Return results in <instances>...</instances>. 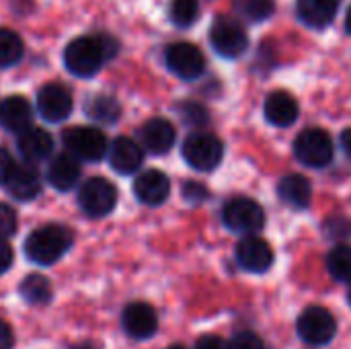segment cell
<instances>
[{"instance_id": "1", "label": "cell", "mask_w": 351, "mask_h": 349, "mask_svg": "<svg viewBox=\"0 0 351 349\" xmlns=\"http://www.w3.org/2000/svg\"><path fill=\"white\" fill-rule=\"evenodd\" d=\"M72 245V234L64 226L49 224L33 230L25 241V255L37 265H51L64 257Z\"/></svg>"}, {"instance_id": "2", "label": "cell", "mask_w": 351, "mask_h": 349, "mask_svg": "<svg viewBox=\"0 0 351 349\" xmlns=\"http://www.w3.org/2000/svg\"><path fill=\"white\" fill-rule=\"evenodd\" d=\"M105 60L99 37H76L64 49V66L80 78L97 74Z\"/></svg>"}, {"instance_id": "3", "label": "cell", "mask_w": 351, "mask_h": 349, "mask_svg": "<svg viewBox=\"0 0 351 349\" xmlns=\"http://www.w3.org/2000/svg\"><path fill=\"white\" fill-rule=\"evenodd\" d=\"M333 140L325 130L308 128L302 134H298L294 142V154L296 158L311 169H323L333 160Z\"/></svg>"}, {"instance_id": "4", "label": "cell", "mask_w": 351, "mask_h": 349, "mask_svg": "<svg viewBox=\"0 0 351 349\" xmlns=\"http://www.w3.org/2000/svg\"><path fill=\"white\" fill-rule=\"evenodd\" d=\"M222 220L228 230L253 237V232H259L263 228L265 214L257 202H253L249 197H234L224 206Z\"/></svg>"}, {"instance_id": "5", "label": "cell", "mask_w": 351, "mask_h": 349, "mask_svg": "<svg viewBox=\"0 0 351 349\" xmlns=\"http://www.w3.org/2000/svg\"><path fill=\"white\" fill-rule=\"evenodd\" d=\"M224 156V146L214 134H191L183 142V158L197 171H214Z\"/></svg>"}, {"instance_id": "6", "label": "cell", "mask_w": 351, "mask_h": 349, "mask_svg": "<svg viewBox=\"0 0 351 349\" xmlns=\"http://www.w3.org/2000/svg\"><path fill=\"white\" fill-rule=\"evenodd\" d=\"M210 41H212V47L224 58H239L245 53L249 45L247 31L243 29L239 21L230 16H220L214 21L210 29Z\"/></svg>"}, {"instance_id": "7", "label": "cell", "mask_w": 351, "mask_h": 349, "mask_svg": "<svg viewBox=\"0 0 351 349\" xmlns=\"http://www.w3.org/2000/svg\"><path fill=\"white\" fill-rule=\"evenodd\" d=\"M298 333L311 346H325L337 333L335 317L323 306H308L298 319Z\"/></svg>"}, {"instance_id": "8", "label": "cell", "mask_w": 351, "mask_h": 349, "mask_svg": "<svg viewBox=\"0 0 351 349\" xmlns=\"http://www.w3.org/2000/svg\"><path fill=\"white\" fill-rule=\"evenodd\" d=\"M62 140L70 156L82 160H101L107 152V138L97 128H68Z\"/></svg>"}, {"instance_id": "9", "label": "cell", "mask_w": 351, "mask_h": 349, "mask_svg": "<svg viewBox=\"0 0 351 349\" xmlns=\"http://www.w3.org/2000/svg\"><path fill=\"white\" fill-rule=\"evenodd\" d=\"M165 62H167L169 70L183 80H193V78L202 76V72L206 68V60H204L202 49L193 43H187V41L171 43L167 47Z\"/></svg>"}, {"instance_id": "10", "label": "cell", "mask_w": 351, "mask_h": 349, "mask_svg": "<svg viewBox=\"0 0 351 349\" xmlns=\"http://www.w3.org/2000/svg\"><path fill=\"white\" fill-rule=\"evenodd\" d=\"M115 202H117V191L115 187L107 181V179H101V177H93L88 179L82 187H80V193H78V204L80 208L93 216V218H103L107 216L113 208H115Z\"/></svg>"}, {"instance_id": "11", "label": "cell", "mask_w": 351, "mask_h": 349, "mask_svg": "<svg viewBox=\"0 0 351 349\" xmlns=\"http://www.w3.org/2000/svg\"><path fill=\"white\" fill-rule=\"evenodd\" d=\"M237 261L251 274H263L274 263V251L267 241L259 237H247L237 245Z\"/></svg>"}, {"instance_id": "12", "label": "cell", "mask_w": 351, "mask_h": 349, "mask_svg": "<svg viewBox=\"0 0 351 349\" xmlns=\"http://www.w3.org/2000/svg\"><path fill=\"white\" fill-rule=\"evenodd\" d=\"M37 109L47 121H62L72 111V95L62 84H45L37 93Z\"/></svg>"}, {"instance_id": "13", "label": "cell", "mask_w": 351, "mask_h": 349, "mask_svg": "<svg viewBox=\"0 0 351 349\" xmlns=\"http://www.w3.org/2000/svg\"><path fill=\"white\" fill-rule=\"evenodd\" d=\"M156 311L146 302H134L123 311V329L134 339H148L156 333Z\"/></svg>"}, {"instance_id": "14", "label": "cell", "mask_w": 351, "mask_h": 349, "mask_svg": "<svg viewBox=\"0 0 351 349\" xmlns=\"http://www.w3.org/2000/svg\"><path fill=\"white\" fill-rule=\"evenodd\" d=\"M175 128L171 121L162 119V117H152L148 119L142 130H140V138L142 144L148 152L152 154H167L173 144H175Z\"/></svg>"}, {"instance_id": "15", "label": "cell", "mask_w": 351, "mask_h": 349, "mask_svg": "<svg viewBox=\"0 0 351 349\" xmlns=\"http://www.w3.org/2000/svg\"><path fill=\"white\" fill-rule=\"evenodd\" d=\"M134 193L146 206H160L171 193L169 177L160 171H146L136 179Z\"/></svg>"}, {"instance_id": "16", "label": "cell", "mask_w": 351, "mask_h": 349, "mask_svg": "<svg viewBox=\"0 0 351 349\" xmlns=\"http://www.w3.org/2000/svg\"><path fill=\"white\" fill-rule=\"evenodd\" d=\"M6 191L21 202H29L33 197L39 195L41 191V181H39V173L35 167L31 165H14L12 173L8 175L6 183H4Z\"/></svg>"}, {"instance_id": "17", "label": "cell", "mask_w": 351, "mask_h": 349, "mask_svg": "<svg viewBox=\"0 0 351 349\" xmlns=\"http://www.w3.org/2000/svg\"><path fill=\"white\" fill-rule=\"evenodd\" d=\"M33 109L25 97H8L0 103V123L12 134H23L31 128Z\"/></svg>"}, {"instance_id": "18", "label": "cell", "mask_w": 351, "mask_h": 349, "mask_svg": "<svg viewBox=\"0 0 351 349\" xmlns=\"http://www.w3.org/2000/svg\"><path fill=\"white\" fill-rule=\"evenodd\" d=\"M298 103L286 91H276L265 99V117L271 125L288 128L298 119Z\"/></svg>"}, {"instance_id": "19", "label": "cell", "mask_w": 351, "mask_h": 349, "mask_svg": "<svg viewBox=\"0 0 351 349\" xmlns=\"http://www.w3.org/2000/svg\"><path fill=\"white\" fill-rule=\"evenodd\" d=\"M111 167L119 173V175H132L142 167L144 154L142 148L130 140V138H117L111 146V154H109Z\"/></svg>"}, {"instance_id": "20", "label": "cell", "mask_w": 351, "mask_h": 349, "mask_svg": "<svg viewBox=\"0 0 351 349\" xmlns=\"http://www.w3.org/2000/svg\"><path fill=\"white\" fill-rule=\"evenodd\" d=\"M337 6H339V0H298L296 2L300 21L313 29L327 27L335 19Z\"/></svg>"}, {"instance_id": "21", "label": "cell", "mask_w": 351, "mask_h": 349, "mask_svg": "<svg viewBox=\"0 0 351 349\" xmlns=\"http://www.w3.org/2000/svg\"><path fill=\"white\" fill-rule=\"evenodd\" d=\"M278 193L280 200L296 210H304L311 206V197H313V187L311 181L304 175H288L280 181L278 185Z\"/></svg>"}, {"instance_id": "22", "label": "cell", "mask_w": 351, "mask_h": 349, "mask_svg": "<svg viewBox=\"0 0 351 349\" xmlns=\"http://www.w3.org/2000/svg\"><path fill=\"white\" fill-rule=\"evenodd\" d=\"M51 148H53V140L41 128H29L19 136V150L31 163L47 158L51 154Z\"/></svg>"}, {"instance_id": "23", "label": "cell", "mask_w": 351, "mask_h": 349, "mask_svg": "<svg viewBox=\"0 0 351 349\" xmlns=\"http://www.w3.org/2000/svg\"><path fill=\"white\" fill-rule=\"evenodd\" d=\"M47 179L49 183L60 189V191H68L72 189L78 179H80V167L76 163L74 156L70 154H60L53 158V163L49 165V171H47Z\"/></svg>"}, {"instance_id": "24", "label": "cell", "mask_w": 351, "mask_h": 349, "mask_svg": "<svg viewBox=\"0 0 351 349\" xmlns=\"http://www.w3.org/2000/svg\"><path fill=\"white\" fill-rule=\"evenodd\" d=\"M19 292L29 304H47L51 300V284L47 282V278L37 276V274L27 276L21 282Z\"/></svg>"}, {"instance_id": "25", "label": "cell", "mask_w": 351, "mask_h": 349, "mask_svg": "<svg viewBox=\"0 0 351 349\" xmlns=\"http://www.w3.org/2000/svg\"><path fill=\"white\" fill-rule=\"evenodd\" d=\"M327 269L337 282L351 284V247L350 245H337L331 249L327 257Z\"/></svg>"}, {"instance_id": "26", "label": "cell", "mask_w": 351, "mask_h": 349, "mask_svg": "<svg viewBox=\"0 0 351 349\" xmlns=\"http://www.w3.org/2000/svg\"><path fill=\"white\" fill-rule=\"evenodd\" d=\"M86 113L88 117L97 119V121H103V123H113L119 119V103L113 99V97H107V95H99V97H93L86 105Z\"/></svg>"}, {"instance_id": "27", "label": "cell", "mask_w": 351, "mask_h": 349, "mask_svg": "<svg viewBox=\"0 0 351 349\" xmlns=\"http://www.w3.org/2000/svg\"><path fill=\"white\" fill-rule=\"evenodd\" d=\"M21 58H23L21 37L10 29L0 27V68L14 66Z\"/></svg>"}, {"instance_id": "28", "label": "cell", "mask_w": 351, "mask_h": 349, "mask_svg": "<svg viewBox=\"0 0 351 349\" xmlns=\"http://www.w3.org/2000/svg\"><path fill=\"white\" fill-rule=\"evenodd\" d=\"M199 16V4L197 0H173L171 4V21L185 29V27H191Z\"/></svg>"}, {"instance_id": "29", "label": "cell", "mask_w": 351, "mask_h": 349, "mask_svg": "<svg viewBox=\"0 0 351 349\" xmlns=\"http://www.w3.org/2000/svg\"><path fill=\"white\" fill-rule=\"evenodd\" d=\"M241 12L249 21H265L274 14V0H241L239 2Z\"/></svg>"}, {"instance_id": "30", "label": "cell", "mask_w": 351, "mask_h": 349, "mask_svg": "<svg viewBox=\"0 0 351 349\" xmlns=\"http://www.w3.org/2000/svg\"><path fill=\"white\" fill-rule=\"evenodd\" d=\"M16 230V214L10 206L0 204V239H8L12 237Z\"/></svg>"}, {"instance_id": "31", "label": "cell", "mask_w": 351, "mask_h": 349, "mask_svg": "<svg viewBox=\"0 0 351 349\" xmlns=\"http://www.w3.org/2000/svg\"><path fill=\"white\" fill-rule=\"evenodd\" d=\"M230 349H265V344L255 333L243 331V333L234 335V339L230 344Z\"/></svg>"}, {"instance_id": "32", "label": "cell", "mask_w": 351, "mask_h": 349, "mask_svg": "<svg viewBox=\"0 0 351 349\" xmlns=\"http://www.w3.org/2000/svg\"><path fill=\"white\" fill-rule=\"evenodd\" d=\"M181 115L185 117V121H189L193 125H202L208 121V111L197 103H185L181 107Z\"/></svg>"}, {"instance_id": "33", "label": "cell", "mask_w": 351, "mask_h": 349, "mask_svg": "<svg viewBox=\"0 0 351 349\" xmlns=\"http://www.w3.org/2000/svg\"><path fill=\"white\" fill-rule=\"evenodd\" d=\"M12 169H14L12 156H10L4 148H0V185L6 183V179H8V175L12 173Z\"/></svg>"}, {"instance_id": "34", "label": "cell", "mask_w": 351, "mask_h": 349, "mask_svg": "<svg viewBox=\"0 0 351 349\" xmlns=\"http://www.w3.org/2000/svg\"><path fill=\"white\" fill-rule=\"evenodd\" d=\"M195 349H230V346L224 339L216 337V335H206V337L197 339Z\"/></svg>"}, {"instance_id": "35", "label": "cell", "mask_w": 351, "mask_h": 349, "mask_svg": "<svg viewBox=\"0 0 351 349\" xmlns=\"http://www.w3.org/2000/svg\"><path fill=\"white\" fill-rule=\"evenodd\" d=\"M206 195H208V191H206V187H202L199 183L189 181V183L185 185V197H187V200H191V202H202Z\"/></svg>"}, {"instance_id": "36", "label": "cell", "mask_w": 351, "mask_h": 349, "mask_svg": "<svg viewBox=\"0 0 351 349\" xmlns=\"http://www.w3.org/2000/svg\"><path fill=\"white\" fill-rule=\"evenodd\" d=\"M10 265H12V249L0 239V276L8 272Z\"/></svg>"}, {"instance_id": "37", "label": "cell", "mask_w": 351, "mask_h": 349, "mask_svg": "<svg viewBox=\"0 0 351 349\" xmlns=\"http://www.w3.org/2000/svg\"><path fill=\"white\" fill-rule=\"evenodd\" d=\"M10 348H12V331L4 321H0V349Z\"/></svg>"}, {"instance_id": "38", "label": "cell", "mask_w": 351, "mask_h": 349, "mask_svg": "<svg viewBox=\"0 0 351 349\" xmlns=\"http://www.w3.org/2000/svg\"><path fill=\"white\" fill-rule=\"evenodd\" d=\"M341 146H343V150H346V154L351 158V128L350 130H346L343 134H341Z\"/></svg>"}, {"instance_id": "39", "label": "cell", "mask_w": 351, "mask_h": 349, "mask_svg": "<svg viewBox=\"0 0 351 349\" xmlns=\"http://www.w3.org/2000/svg\"><path fill=\"white\" fill-rule=\"evenodd\" d=\"M346 29H348V33L351 35V6L350 10H348V14H346Z\"/></svg>"}, {"instance_id": "40", "label": "cell", "mask_w": 351, "mask_h": 349, "mask_svg": "<svg viewBox=\"0 0 351 349\" xmlns=\"http://www.w3.org/2000/svg\"><path fill=\"white\" fill-rule=\"evenodd\" d=\"M169 349H185V348H181V346H171Z\"/></svg>"}, {"instance_id": "41", "label": "cell", "mask_w": 351, "mask_h": 349, "mask_svg": "<svg viewBox=\"0 0 351 349\" xmlns=\"http://www.w3.org/2000/svg\"><path fill=\"white\" fill-rule=\"evenodd\" d=\"M76 349H95V348H88V346H84V348H82V346H80V348H76Z\"/></svg>"}, {"instance_id": "42", "label": "cell", "mask_w": 351, "mask_h": 349, "mask_svg": "<svg viewBox=\"0 0 351 349\" xmlns=\"http://www.w3.org/2000/svg\"><path fill=\"white\" fill-rule=\"evenodd\" d=\"M350 306H351V292H350Z\"/></svg>"}]
</instances>
